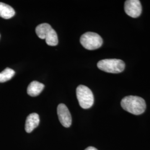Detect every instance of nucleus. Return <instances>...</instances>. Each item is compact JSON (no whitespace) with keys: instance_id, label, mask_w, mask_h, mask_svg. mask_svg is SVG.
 I'll list each match as a JSON object with an SVG mask.
<instances>
[{"instance_id":"1","label":"nucleus","mask_w":150,"mask_h":150,"mask_svg":"<svg viewBox=\"0 0 150 150\" xmlns=\"http://www.w3.org/2000/svg\"><path fill=\"white\" fill-rule=\"evenodd\" d=\"M123 110L135 115H139L144 112L146 108L144 98L139 96L125 97L121 102Z\"/></svg>"},{"instance_id":"2","label":"nucleus","mask_w":150,"mask_h":150,"mask_svg":"<svg viewBox=\"0 0 150 150\" xmlns=\"http://www.w3.org/2000/svg\"><path fill=\"white\" fill-rule=\"evenodd\" d=\"M36 33L41 39H45L46 42L51 46H56L58 42V36L56 31L48 23H41L36 28Z\"/></svg>"},{"instance_id":"3","label":"nucleus","mask_w":150,"mask_h":150,"mask_svg":"<svg viewBox=\"0 0 150 150\" xmlns=\"http://www.w3.org/2000/svg\"><path fill=\"white\" fill-rule=\"evenodd\" d=\"M100 70L108 73L119 74L125 70V64L122 60L119 59H105L97 63Z\"/></svg>"},{"instance_id":"4","label":"nucleus","mask_w":150,"mask_h":150,"mask_svg":"<svg viewBox=\"0 0 150 150\" xmlns=\"http://www.w3.org/2000/svg\"><path fill=\"white\" fill-rule=\"evenodd\" d=\"M76 95L81 107L88 109L94 103V97L91 90L84 85H80L76 88Z\"/></svg>"},{"instance_id":"5","label":"nucleus","mask_w":150,"mask_h":150,"mask_svg":"<svg viewBox=\"0 0 150 150\" xmlns=\"http://www.w3.org/2000/svg\"><path fill=\"white\" fill-rule=\"evenodd\" d=\"M80 42L82 46L87 50H94L101 47L103 40L96 33L88 32L81 36Z\"/></svg>"},{"instance_id":"6","label":"nucleus","mask_w":150,"mask_h":150,"mask_svg":"<svg viewBox=\"0 0 150 150\" xmlns=\"http://www.w3.org/2000/svg\"><path fill=\"white\" fill-rule=\"evenodd\" d=\"M125 11L133 18L139 17L142 13V6L139 0H127L125 3Z\"/></svg>"},{"instance_id":"7","label":"nucleus","mask_w":150,"mask_h":150,"mask_svg":"<svg viewBox=\"0 0 150 150\" xmlns=\"http://www.w3.org/2000/svg\"><path fill=\"white\" fill-rule=\"evenodd\" d=\"M57 115L60 123L64 127H69L72 123V117L67 107L63 103L57 107Z\"/></svg>"},{"instance_id":"8","label":"nucleus","mask_w":150,"mask_h":150,"mask_svg":"<svg viewBox=\"0 0 150 150\" xmlns=\"http://www.w3.org/2000/svg\"><path fill=\"white\" fill-rule=\"evenodd\" d=\"M40 123V117L38 113H32L27 116L25 130L27 133H31L32 131L36 129Z\"/></svg>"},{"instance_id":"9","label":"nucleus","mask_w":150,"mask_h":150,"mask_svg":"<svg viewBox=\"0 0 150 150\" xmlns=\"http://www.w3.org/2000/svg\"><path fill=\"white\" fill-rule=\"evenodd\" d=\"M45 85L36 81H32L27 87V93L32 97L37 96L42 91Z\"/></svg>"},{"instance_id":"10","label":"nucleus","mask_w":150,"mask_h":150,"mask_svg":"<svg viewBox=\"0 0 150 150\" xmlns=\"http://www.w3.org/2000/svg\"><path fill=\"white\" fill-rule=\"evenodd\" d=\"M15 15V11L11 6L0 2V17L4 19H10Z\"/></svg>"},{"instance_id":"11","label":"nucleus","mask_w":150,"mask_h":150,"mask_svg":"<svg viewBox=\"0 0 150 150\" xmlns=\"http://www.w3.org/2000/svg\"><path fill=\"white\" fill-rule=\"evenodd\" d=\"M15 74V72L14 70L10 68H6L0 73V82H5L11 80Z\"/></svg>"},{"instance_id":"12","label":"nucleus","mask_w":150,"mask_h":150,"mask_svg":"<svg viewBox=\"0 0 150 150\" xmlns=\"http://www.w3.org/2000/svg\"><path fill=\"white\" fill-rule=\"evenodd\" d=\"M85 150H98L96 148H95V147H87V149H86Z\"/></svg>"},{"instance_id":"13","label":"nucleus","mask_w":150,"mask_h":150,"mask_svg":"<svg viewBox=\"0 0 150 150\" xmlns=\"http://www.w3.org/2000/svg\"><path fill=\"white\" fill-rule=\"evenodd\" d=\"M0 38H1V35H0Z\"/></svg>"}]
</instances>
